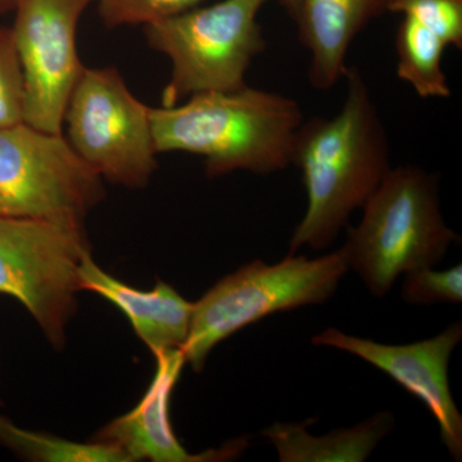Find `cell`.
Here are the masks:
<instances>
[{"mask_svg":"<svg viewBox=\"0 0 462 462\" xmlns=\"http://www.w3.org/2000/svg\"><path fill=\"white\" fill-rule=\"evenodd\" d=\"M404 302L409 305L430 306L436 303L462 302V266L436 272L422 267L406 273L402 287Z\"/></svg>","mask_w":462,"mask_h":462,"instance_id":"obj_20","label":"cell"},{"mask_svg":"<svg viewBox=\"0 0 462 462\" xmlns=\"http://www.w3.org/2000/svg\"><path fill=\"white\" fill-rule=\"evenodd\" d=\"M107 27L151 25L196 8L203 0H96Z\"/></svg>","mask_w":462,"mask_h":462,"instance_id":"obj_19","label":"cell"},{"mask_svg":"<svg viewBox=\"0 0 462 462\" xmlns=\"http://www.w3.org/2000/svg\"><path fill=\"white\" fill-rule=\"evenodd\" d=\"M363 208L343 249L373 296H387L401 273L436 266L457 243L440 212L437 178L420 167L389 170Z\"/></svg>","mask_w":462,"mask_h":462,"instance_id":"obj_3","label":"cell"},{"mask_svg":"<svg viewBox=\"0 0 462 462\" xmlns=\"http://www.w3.org/2000/svg\"><path fill=\"white\" fill-rule=\"evenodd\" d=\"M0 445L18 457L35 462H132L127 455L105 443L72 442L63 438L23 430L0 415Z\"/></svg>","mask_w":462,"mask_h":462,"instance_id":"obj_16","label":"cell"},{"mask_svg":"<svg viewBox=\"0 0 462 462\" xmlns=\"http://www.w3.org/2000/svg\"><path fill=\"white\" fill-rule=\"evenodd\" d=\"M14 2L16 0H0V8L11 7V5H14Z\"/></svg>","mask_w":462,"mask_h":462,"instance_id":"obj_22","label":"cell"},{"mask_svg":"<svg viewBox=\"0 0 462 462\" xmlns=\"http://www.w3.org/2000/svg\"><path fill=\"white\" fill-rule=\"evenodd\" d=\"M348 270L343 247L315 260L289 254L275 264L257 260L240 267L194 302L185 360L202 372L218 343L266 316L327 302Z\"/></svg>","mask_w":462,"mask_h":462,"instance_id":"obj_4","label":"cell"},{"mask_svg":"<svg viewBox=\"0 0 462 462\" xmlns=\"http://www.w3.org/2000/svg\"><path fill=\"white\" fill-rule=\"evenodd\" d=\"M462 339L461 321L449 325L430 339L411 345L389 346L348 336L336 328L312 337L315 346H333L357 356L388 374L401 387L430 409L440 438L456 461L462 457V416L448 383V363Z\"/></svg>","mask_w":462,"mask_h":462,"instance_id":"obj_10","label":"cell"},{"mask_svg":"<svg viewBox=\"0 0 462 462\" xmlns=\"http://www.w3.org/2000/svg\"><path fill=\"white\" fill-rule=\"evenodd\" d=\"M151 123L157 153L197 154L208 178L238 170L267 175L291 165L303 114L296 100L245 85L151 108Z\"/></svg>","mask_w":462,"mask_h":462,"instance_id":"obj_2","label":"cell"},{"mask_svg":"<svg viewBox=\"0 0 462 462\" xmlns=\"http://www.w3.org/2000/svg\"><path fill=\"white\" fill-rule=\"evenodd\" d=\"M385 11L415 18L447 47L462 48V0H385Z\"/></svg>","mask_w":462,"mask_h":462,"instance_id":"obj_17","label":"cell"},{"mask_svg":"<svg viewBox=\"0 0 462 462\" xmlns=\"http://www.w3.org/2000/svg\"><path fill=\"white\" fill-rule=\"evenodd\" d=\"M90 252L85 225L0 216V294L25 307L58 351L81 291L79 264Z\"/></svg>","mask_w":462,"mask_h":462,"instance_id":"obj_6","label":"cell"},{"mask_svg":"<svg viewBox=\"0 0 462 462\" xmlns=\"http://www.w3.org/2000/svg\"><path fill=\"white\" fill-rule=\"evenodd\" d=\"M393 425L394 416L382 412L356 427L337 430L327 436H311L307 424L282 422L263 430V436L275 447L282 462H363Z\"/></svg>","mask_w":462,"mask_h":462,"instance_id":"obj_14","label":"cell"},{"mask_svg":"<svg viewBox=\"0 0 462 462\" xmlns=\"http://www.w3.org/2000/svg\"><path fill=\"white\" fill-rule=\"evenodd\" d=\"M72 151L100 178L142 189L157 169L151 107L134 97L114 67H84L63 126Z\"/></svg>","mask_w":462,"mask_h":462,"instance_id":"obj_7","label":"cell"},{"mask_svg":"<svg viewBox=\"0 0 462 462\" xmlns=\"http://www.w3.org/2000/svg\"><path fill=\"white\" fill-rule=\"evenodd\" d=\"M93 0H16L11 27L25 83V124L63 134L67 103L84 65L79 20Z\"/></svg>","mask_w":462,"mask_h":462,"instance_id":"obj_9","label":"cell"},{"mask_svg":"<svg viewBox=\"0 0 462 462\" xmlns=\"http://www.w3.org/2000/svg\"><path fill=\"white\" fill-rule=\"evenodd\" d=\"M447 44L419 21L404 16L396 35L397 76L421 98H449L451 89L442 69Z\"/></svg>","mask_w":462,"mask_h":462,"instance_id":"obj_15","label":"cell"},{"mask_svg":"<svg viewBox=\"0 0 462 462\" xmlns=\"http://www.w3.org/2000/svg\"><path fill=\"white\" fill-rule=\"evenodd\" d=\"M276 2L287 11L289 16L296 21L298 11H300V0H276Z\"/></svg>","mask_w":462,"mask_h":462,"instance_id":"obj_21","label":"cell"},{"mask_svg":"<svg viewBox=\"0 0 462 462\" xmlns=\"http://www.w3.org/2000/svg\"><path fill=\"white\" fill-rule=\"evenodd\" d=\"M267 0H223L145 26L148 44L172 63L162 107L185 97L245 87V72L266 50L258 12Z\"/></svg>","mask_w":462,"mask_h":462,"instance_id":"obj_5","label":"cell"},{"mask_svg":"<svg viewBox=\"0 0 462 462\" xmlns=\"http://www.w3.org/2000/svg\"><path fill=\"white\" fill-rule=\"evenodd\" d=\"M385 11V0H300V39L310 51L312 87L328 90L345 76L346 57L357 33Z\"/></svg>","mask_w":462,"mask_h":462,"instance_id":"obj_13","label":"cell"},{"mask_svg":"<svg viewBox=\"0 0 462 462\" xmlns=\"http://www.w3.org/2000/svg\"><path fill=\"white\" fill-rule=\"evenodd\" d=\"M345 76L338 114L303 123L294 142L291 165L302 172L309 205L289 243L291 254L329 247L392 169L387 133L363 75L346 67Z\"/></svg>","mask_w":462,"mask_h":462,"instance_id":"obj_1","label":"cell"},{"mask_svg":"<svg viewBox=\"0 0 462 462\" xmlns=\"http://www.w3.org/2000/svg\"><path fill=\"white\" fill-rule=\"evenodd\" d=\"M78 279L80 291L98 294L126 316L152 354L182 349L187 343L194 303L167 282L158 281L152 291L130 287L99 267L91 252L79 264Z\"/></svg>","mask_w":462,"mask_h":462,"instance_id":"obj_12","label":"cell"},{"mask_svg":"<svg viewBox=\"0 0 462 462\" xmlns=\"http://www.w3.org/2000/svg\"><path fill=\"white\" fill-rule=\"evenodd\" d=\"M25 123V83L11 29H0V129Z\"/></svg>","mask_w":462,"mask_h":462,"instance_id":"obj_18","label":"cell"},{"mask_svg":"<svg viewBox=\"0 0 462 462\" xmlns=\"http://www.w3.org/2000/svg\"><path fill=\"white\" fill-rule=\"evenodd\" d=\"M153 356L156 372L144 396L132 411L108 422L90 440L116 447L132 462L221 461L242 454L248 447L245 438L202 454H190L185 449L172 430L170 418L172 392L187 364L184 352L181 348L169 349Z\"/></svg>","mask_w":462,"mask_h":462,"instance_id":"obj_11","label":"cell"},{"mask_svg":"<svg viewBox=\"0 0 462 462\" xmlns=\"http://www.w3.org/2000/svg\"><path fill=\"white\" fill-rule=\"evenodd\" d=\"M102 180L63 134L25 123L0 129V216L85 225L105 199Z\"/></svg>","mask_w":462,"mask_h":462,"instance_id":"obj_8","label":"cell"}]
</instances>
